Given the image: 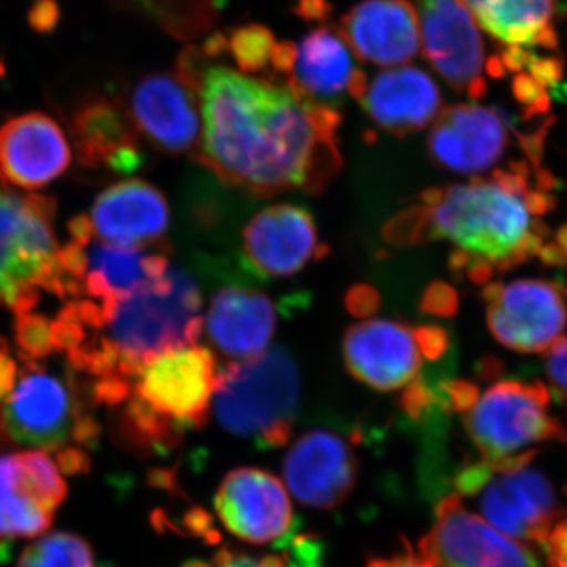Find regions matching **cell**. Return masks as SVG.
<instances>
[{
    "label": "cell",
    "instance_id": "43",
    "mask_svg": "<svg viewBox=\"0 0 567 567\" xmlns=\"http://www.w3.org/2000/svg\"><path fill=\"white\" fill-rule=\"evenodd\" d=\"M557 245L567 254V224L558 230Z\"/></svg>",
    "mask_w": 567,
    "mask_h": 567
},
{
    "label": "cell",
    "instance_id": "11",
    "mask_svg": "<svg viewBox=\"0 0 567 567\" xmlns=\"http://www.w3.org/2000/svg\"><path fill=\"white\" fill-rule=\"evenodd\" d=\"M274 78L301 100L333 110L347 96L360 99L368 82L344 35L327 24L298 43L279 41Z\"/></svg>",
    "mask_w": 567,
    "mask_h": 567
},
{
    "label": "cell",
    "instance_id": "33",
    "mask_svg": "<svg viewBox=\"0 0 567 567\" xmlns=\"http://www.w3.org/2000/svg\"><path fill=\"white\" fill-rule=\"evenodd\" d=\"M289 555H249L233 548H221L208 561L196 559L183 567H292Z\"/></svg>",
    "mask_w": 567,
    "mask_h": 567
},
{
    "label": "cell",
    "instance_id": "25",
    "mask_svg": "<svg viewBox=\"0 0 567 567\" xmlns=\"http://www.w3.org/2000/svg\"><path fill=\"white\" fill-rule=\"evenodd\" d=\"M278 319V305L267 293L224 287L213 295L204 330L216 352L235 363L259 357L271 347Z\"/></svg>",
    "mask_w": 567,
    "mask_h": 567
},
{
    "label": "cell",
    "instance_id": "7",
    "mask_svg": "<svg viewBox=\"0 0 567 567\" xmlns=\"http://www.w3.org/2000/svg\"><path fill=\"white\" fill-rule=\"evenodd\" d=\"M550 393L540 382L496 383L462 413L465 431L481 461L505 464L535 457L537 446L566 439L565 429L548 413Z\"/></svg>",
    "mask_w": 567,
    "mask_h": 567
},
{
    "label": "cell",
    "instance_id": "40",
    "mask_svg": "<svg viewBox=\"0 0 567 567\" xmlns=\"http://www.w3.org/2000/svg\"><path fill=\"white\" fill-rule=\"evenodd\" d=\"M18 364L6 341H0V404L9 398L18 377Z\"/></svg>",
    "mask_w": 567,
    "mask_h": 567
},
{
    "label": "cell",
    "instance_id": "31",
    "mask_svg": "<svg viewBox=\"0 0 567 567\" xmlns=\"http://www.w3.org/2000/svg\"><path fill=\"white\" fill-rule=\"evenodd\" d=\"M226 40V51L230 52L238 69L245 74H268L274 80L276 50L279 41L264 25H244L235 29Z\"/></svg>",
    "mask_w": 567,
    "mask_h": 567
},
{
    "label": "cell",
    "instance_id": "23",
    "mask_svg": "<svg viewBox=\"0 0 567 567\" xmlns=\"http://www.w3.org/2000/svg\"><path fill=\"white\" fill-rule=\"evenodd\" d=\"M169 205L158 188L140 178L110 186L84 216L99 240L128 248H151L169 229Z\"/></svg>",
    "mask_w": 567,
    "mask_h": 567
},
{
    "label": "cell",
    "instance_id": "21",
    "mask_svg": "<svg viewBox=\"0 0 567 567\" xmlns=\"http://www.w3.org/2000/svg\"><path fill=\"white\" fill-rule=\"evenodd\" d=\"M509 133L505 118L476 103L454 104L440 112L429 133L432 162L457 174L486 173L505 155Z\"/></svg>",
    "mask_w": 567,
    "mask_h": 567
},
{
    "label": "cell",
    "instance_id": "19",
    "mask_svg": "<svg viewBox=\"0 0 567 567\" xmlns=\"http://www.w3.org/2000/svg\"><path fill=\"white\" fill-rule=\"evenodd\" d=\"M346 368L375 391H398L420 379L424 353L417 327L369 319L350 327L342 341Z\"/></svg>",
    "mask_w": 567,
    "mask_h": 567
},
{
    "label": "cell",
    "instance_id": "26",
    "mask_svg": "<svg viewBox=\"0 0 567 567\" xmlns=\"http://www.w3.org/2000/svg\"><path fill=\"white\" fill-rule=\"evenodd\" d=\"M358 102L380 130L394 136L420 132L442 112L439 85L412 65L377 73L374 80L365 82Z\"/></svg>",
    "mask_w": 567,
    "mask_h": 567
},
{
    "label": "cell",
    "instance_id": "10",
    "mask_svg": "<svg viewBox=\"0 0 567 567\" xmlns=\"http://www.w3.org/2000/svg\"><path fill=\"white\" fill-rule=\"evenodd\" d=\"M41 361L22 360L13 390L2 402L7 432L14 442L43 451L58 450L71 436L91 439L96 427L81 415L73 383Z\"/></svg>",
    "mask_w": 567,
    "mask_h": 567
},
{
    "label": "cell",
    "instance_id": "41",
    "mask_svg": "<svg viewBox=\"0 0 567 567\" xmlns=\"http://www.w3.org/2000/svg\"><path fill=\"white\" fill-rule=\"evenodd\" d=\"M365 567H431V565L425 561L423 555L406 548L405 551L391 557L371 559Z\"/></svg>",
    "mask_w": 567,
    "mask_h": 567
},
{
    "label": "cell",
    "instance_id": "15",
    "mask_svg": "<svg viewBox=\"0 0 567 567\" xmlns=\"http://www.w3.org/2000/svg\"><path fill=\"white\" fill-rule=\"evenodd\" d=\"M483 298L487 323L499 344L520 353H540L561 338L567 312L559 290L546 281L492 284Z\"/></svg>",
    "mask_w": 567,
    "mask_h": 567
},
{
    "label": "cell",
    "instance_id": "1",
    "mask_svg": "<svg viewBox=\"0 0 567 567\" xmlns=\"http://www.w3.org/2000/svg\"><path fill=\"white\" fill-rule=\"evenodd\" d=\"M177 70L199 93L203 136L194 158L226 185L262 197L316 194L341 171L338 110L215 65L204 47L183 51Z\"/></svg>",
    "mask_w": 567,
    "mask_h": 567
},
{
    "label": "cell",
    "instance_id": "14",
    "mask_svg": "<svg viewBox=\"0 0 567 567\" xmlns=\"http://www.w3.org/2000/svg\"><path fill=\"white\" fill-rule=\"evenodd\" d=\"M420 554L431 567H535L528 547L488 525L457 494L436 507Z\"/></svg>",
    "mask_w": 567,
    "mask_h": 567
},
{
    "label": "cell",
    "instance_id": "32",
    "mask_svg": "<svg viewBox=\"0 0 567 567\" xmlns=\"http://www.w3.org/2000/svg\"><path fill=\"white\" fill-rule=\"evenodd\" d=\"M14 338L22 360H44L48 354L55 352L54 320L33 312L17 316Z\"/></svg>",
    "mask_w": 567,
    "mask_h": 567
},
{
    "label": "cell",
    "instance_id": "20",
    "mask_svg": "<svg viewBox=\"0 0 567 567\" xmlns=\"http://www.w3.org/2000/svg\"><path fill=\"white\" fill-rule=\"evenodd\" d=\"M353 442L328 429L306 432L284 458V480L298 502L333 509L352 494L358 477Z\"/></svg>",
    "mask_w": 567,
    "mask_h": 567
},
{
    "label": "cell",
    "instance_id": "16",
    "mask_svg": "<svg viewBox=\"0 0 567 567\" xmlns=\"http://www.w3.org/2000/svg\"><path fill=\"white\" fill-rule=\"evenodd\" d=\"M128 112L140 136L156 151L194 155L199 147L203 136L199 93L177 70L142 78L133 89Z\"/></svg>",
    "mask_w": 567,
    "mask_h": 567
},
{
    "label": "cell",
    "instance_id": "3",
    "mask_svg": "<svg viewBox=\"0 0 567 567\" xmlns=\"http://www.w3.org/2000/svg\"><path fill=\"white\" fill-rule=\"evenodd\" d=\"M551 197L532 189L527 169L496 171L492 178L427 189L383 227L386 244L404 248L424 241L456 245L454 270L484 264L509 270L540 251L543 226L533 216L544 215Z\"/></svg>",
    "mask_w": 567,
    "mask_h": 567
},
{
    "label": "cell",
    "instance_id": "17",
    "mask_svg": "<svg viewBox=\"0 0 567 567\" xmlns=\"http://www.w3.org/2000/svg\"><path fill=\"white\" fill-rule=\"evenodd\" d=\"M215 509L230 535L257 546L286 539L293 525L292 502L282 481L254 466L227 473L216 492Z\"/></svg>",
    "mask_w": 567,
    "mask_h": 567
},
{
    "label": "cell",
    "instance_id": "39",
    "mask_svg": "<svg viewBox=\"0 0 567 567\" xmlns=\"http://www.w3.org/2000/svg\"><path fill=\"white\" fill-rule=\"evenodd\" d=\"M417 338L424 357L431 361L439 360L450 346L446 331L440 327H417Z\"/></svg>",
    "mask_w": 567,
    "mask_h": 567
},
{
    "label": "cell",
    "instance_id": "27",
    "mask_svg": "<svg viewBox=\"0 0 567 567\" xmlns=\"http://www.w3.org/2000/svg\"><path fill=\"white\" fill-rule=\"evenodd\" d=\"M71 134L81 164L130 174L142 164L140 133L128 107L107 96H89L71 117Z\"/></svg>",
    "mask_w": 567,
    "mask_h": 567
},
{
    "label": "cell",
    "instance_id": "13",
    "mask_svg": "<svg viewBox=\"0 0 567 567\" xmlns=\"http://www.w3.org/2000/svg\"><path fill=\"white\" fill-rule=\"evenodd\" d=\"M69 486L43 450L0 457V539H37L48 533Z\"/></svg>",
    "mask_w": 567,
    "mask_h": 567
},
{
    "label": "cell",
    "instance_id": "9",
    "mask_svg": "<svg viewBox=\"0 0 567 567\" xmlns=\"http://www.w3.org/2000/svg\"><path fill=\"white\" fill-rule=\"evenodd\" d=\"M218 374L219 368L210 349L183 347L142 365L125 402L155 417L181 439L188 429L207 423Z\"/></svg>",
    "mask_w": 567,
    "mask_h": 567
},
{
    "label": "cell",
    "instance_id": "5",
    "mask_svg": "<svg viewBox=\"0 0 567 567\" xmlns=\"http://www.w3.org/2000/svg\"><path fill=\"white\" fill-rule=\"evenodd\" d=\"M55 204L13 189L0 177V305L32 312L41 293L61 297Z\"/></svg>",
    "mask_w": 567,
    "mask_h": 567
},
{
    "label": "cell",
    "instance_id": "28",
    "mask_svg": "<svg viewBox=\"0 0 567 567\" xmlns=\"http://www.w3.org/2000/svg\"><path fill=\"white\" fill-rule=\"evenodd\" d=\"M505 50L555 52V0H461Z\"/></svg>",
    "mask_w": 567,
    "mask_h": 567
},
{
    "label": "cell",
    "instance_id": "34",
    "mask_svg": "<svg viewBox=\"0 0 567 567\" xmlns=\"http://www.w3.org/2000/svg\"><path fill=\"white\" fill-rule=\"evenodd\" d=\"M457 293L445 282L431 284L421 298V309L425 315L453 316L457 311Z\"/></svg>",
    "mask_w": 567,
    "mask_h": 567
},
{
    "label": "cell",
    "instance_id": "4",
    "mask_svg": "<svg viewBox=\"0 0 567 567\" xmlns=\"http://www.w3.org/2000/svg\"><path fill=\"white\" fill-rule=\"evenodd\" d=\"M301 379L292 354L271 346L251 360L219 369L213 410L229 434L260 447H281L292 435Z\"/></svg>",
    "mask_w": 567,
    "mask_h": 567
},
{
    "label": "cell",
    "instance_id": "8",
    "mask_svg": "<svg viewBox=\"0 0 567 567\" xmlns=\"http://www.w3.org/2000/svg\"><path fill=\"white\" fill-rule=\"evenodd\" d=\"M70 241L59 251L61 297L110 305L159 281L169 270L162 252L99 240L84 216L70 223Z\"/></svg>",
    "mask_w": 567,
    "mask_h": 567
},
{
    "label": "cell",
    "instance_id": "36",
    "mask_svg": "<svg viewBox=\"0 0 567 567\" xmlns=\"http://www.w3.org/2000/svg\"><path fill=\"white\" fill-rule=\"evenodd\" d=\"M61 7L55 0H35L28 13V21L33 31L50 33L61 21Z\"/></svg>",
    "mask_w": 567,
    "mask_h": 567
},
{
    "label": "cell",
    "instance_id": "2",
    "mask_svg": "<svg viewBox=\"0 0 567 567\" xmlns=\"http://www.w3.org/2000/svg\"><path fill=\"white\" fill-rule=\"evenodd\" d=\"M204 331L203 295L182 268L110 305L66 303L54 320L55 352L95 377L93 394L104 404L130 395L142 365L159 354L197 346Z\"/></svg>",
    "mask_w": 567,
    "mask_h": 567
},
{
    "label": "cell",
    "instance_id": "42",
    "mask_svg": "<svg viewBox=\"0 0 567 567\" xmlns=\"http://www.w3.org/2000/svg\"><path fill=\"white\" fill-rule=\"evenodd\" d=\"M539 256L548 265H563L567 262V254L558 245L543 246Z\"/></svg>",
    "mask_w": 567,
    "mask_h": 567
},
{
    "label": "cell",
    "instance_id": "12",
    "mask_svg": "<svg viewBox=\"0 0 567 567\" xmlns=\"http://www.w3.org/2000/svg\"><path fill=\"white\" fill-rule=\"evenodd\" d=\"M415 9L424 58L454 91L481 99L488 63L475 18L461 0H415Z\"/></svg>",
    "mask_w": 567,
    "mask_h": 567
},
{
    "label": "cell",
    "instance_id": "6",
    "mask_svg": "<svg viewBox=\"0 0 567 567\" xmlns=\"http://www.w3.org/2000/svg\"><path fill=\"white\" fill-rule=\"evenodd\" d=\"M533 458L505 464L480 461L458 473V494L472 499L481 517L525 547L546 546L559 518L557 492Z\"/></svg>",
    "mask_w": 567,
    "mask_h": 567
},
{
    "label": "cell",
    "instance_id": "24",
    "mask_svg": "<svg viewBox=\"0 0 567 567\" xmlns=\"http://www.w3.org/2000/svg\"><path fill=\"white\" fill-rule=\"evenodd\" d=\"M354 55L379 66L409 65L421 50L420 22L410 0H363L339 28Z\"/></svg>",
    "mask_w": 567,
    "mask_h": 567
},
{
    "label": "cell",
    "instance_id": "30",
    "mask_svg": "<svg viewBox=\"0 0 567 567\" xmlns=\"http://www.w3.org/2000/svg\"><path fill=\"white\" fill-rule=\"evenodd\" d=\"M95 551L84 537L52 532L25 547L17 567H95Z\"/></svg>",
    "mask_w": 567,
    "mask_h": 567
},
{
    "label": "cell",
    "instance_id": "22",
    "mask_svg": "<svg viewBox=\"0 0 567 567\" xmlns=\"http://www.w3.org/2000/svg\"><path fill=\"white\" fill-rule=\"evenodd\" d=\"M71 148L59 123L41 112L18 115L0 126V177L33 192L61 177Z\"/></svg>",
    "mask_w": 567,
    "mask_h": 567
},
{
    "label": "cell",
    "instance_id": "35",
    "mask_svg": "<svg viewBox=\"0 0 567 567\" xmlns=\"http://www.w3.org/2000/svg\"><path fill=\"white\" fill-rule=\"evenodd\" d=\"M546 371L551 386L567 404V336L548 349Z\"/></svg>",
    "mask_w": 567,
    "mask_h": 567
},
{
    "label": "cell",
    "instance_id": "37",
    "mask_svg": "<svg viewBox=\"0 0 567 567\" xmlns=\"http://www.w3.org/2000/svg\"><path fill=\"white\" fill-rule=\"evenodd\" d=\"M347 309L357 317L374 316L379 309V293L372 287L354 286L346 298Z\"/></svg>",
    "mask_w": 567,
    "mask_h": 567
},
{
    "label": "cell",
    "instance_id": "29",
    "mask_svg": "<svg viewBox=\"0 0 567 567\" xmlns=\"http://www.w3.org/2000/svg\"><path fill=\"white\" fill-rule=\"evenodd\" d=\"M181 40H194L210 31L218 0H126Z\"/></svg>",
    "mask_w": 567,
    "mask_h": 567
},
{
    "label": "cell",
    "instance_id": "18",
    "mask_svg": "<svg viewBox=\"0 0 567 567\" xmlns=\"http://www.w3.org/2000/svg\"><path fill=\"white\" fill-rule=\"evenodd\" d=\"M328 251L311 212L300 205L264 208L244 230L245 262L264 279L290 278L322 260Z\"/></svg>",
    "mask_w": 567,
    "mask_h": 567
},
{
    "label": "cell",
    "instance_id": "38",
    "mask_svg": "<svg viewBox=\"0 0 567 567\" xmlns=\"http://www.w3.org/2000/svg\"><path fill=\"white\" fill-rule=\"evenodd\" d=\"M548 566L567 567V516L559 518L547 544Z\"/></svg>",
    "mask_w": 567,
    "mask_h": 567
}]
</instances>
